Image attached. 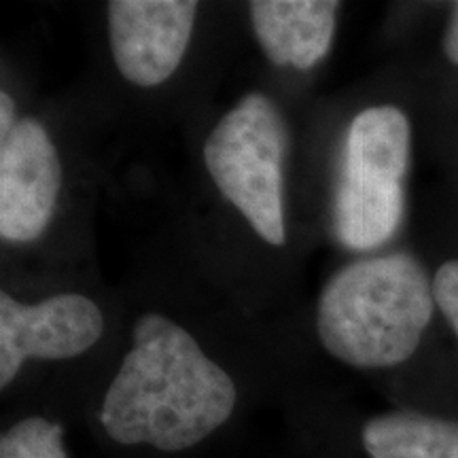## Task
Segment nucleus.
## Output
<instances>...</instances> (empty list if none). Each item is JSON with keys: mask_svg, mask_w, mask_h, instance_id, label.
Returning a JSON list of instances; mask_svg holds the SVG:
<instances>
[{"mask_svg": "<svg viewBox=\"0 0 458 458\" xmlns=\"http://www.w3.org/2000/svg\"><path fill=\"white\" fill-rule=\"evenodd\" d=\"M410 156L411 123L399 106L376 105L354 114L334 196V232L346 249L374 250L397 233Z\"/></svg>", "mask_w": 458, "mask_h": 458, "instance_id": "obj_3", "label": "nucleus"}, {"mask_svg": "<svg viewBox=\"0 0 458 458\" xmlns=\"http://www.w3.org/2000/svg\"><path fill=\"white\" fill-rule=\"evenodd\" d=\"M105 334V314L88 295L60 293L21 303L0 293V388L15 380L26 360L81 357Z\"/></svg>", "mask_w": 458, "mask_h": 458, "instance_id": "obj_5", "label": "nucleus"}, {"mask_svg": "<svg viewBox=\"0 0 458 458\" xmlns=\"http://www.w3.org/2000/svg\"><path fill=\"white\" fill-rule=\"evenodd\" d=\"M199 4L193 0H113L106 4L114 66L136 88H157L179 71Z\"/></svg>", "mask_w": 458, "mask_h": 458, "instance_id": "obj_6", "label": "nucleus"}, {"mask_svg": "<svg viewBox=\"0 0 458 458\" xmlns=\"http://www.w3.org/2000/svg\"><path fill=\"white\" fill-rule=\"evenodd\" d=\"M340 3L331 0H253L250 26L274 66L312 71L334 47Z\"/></svg>", "mask_w": 458, "mask_h": 458, "instance_id": "obj_8", "label": "nucleus"}, {"mask_svg": "<svg viewBox=\"0 0 458 458\" xmlns=\"http://www.w3.org/2000/svg\"><path fill=\"white\" fill-rule=\"evenodd\" d=\"M0 458H68L64 431L43 416L24 418L3 433Z\"/></svg>", "mask_w": 458, "mask_h": 458, "instance_id": "obj_9", "label": "nucleus"}, {"mask_svg": "<svg viewBox=\"0 0 458 458\" xmlns=\"http://www.w3.org/2000/svg\"><path fill=\"white\" fill-rule=\"evenodd\" d=\"M289 130L276 102L250 91L223 114L204 140L215 187L263 242L283 246L284 159Z\"/></svg>", "mask_w": 458, "mask_h": 458, "instance_id": "obj_4", "label": "nucleus"}, {"mask_svg": "<svg viewBox=\"0 0 458 458\" xmlns=\"http://www.w3.org/2000/svg\"><path fill=\"white\" fill-rule=\"evenodd\" d=\"M435 306L448 320L458 340V259H450L437 267L433 276Z\"/></svg>", "mask_w": 458, "mask_h": 458, "instance_id": "obj_10", "label": "nucleus"}, {"mask_svg": "<svg viewBox=\"0 0 458 458\" xmlns=\"http://www.w3.org/2000/svg\"><path fill=\"white\" fill-rule=\"evenodd\" d=\"M233 377L179 323L147 312L102 399L100 422L113 442L182 452L202 444L236 410Z\"/></svg>", "mask_w": 458, "mask_h": 458, "instance_id": "obj_1", "label": "nucleus"}, {"mask_svg": "<svg viewBox=\"0 0 458 458\" xmlns=\"http://www.w3.org/2000/svg\"><path fill=\"white\" fill-rule=\"evenodd\" d=\"M433 278L410 253L348 263L317 300V335L354 369H391L420 348L435 314Z\"/></svg>", "mask_w": 458, "mask_h": 458, "instance_id": "obj_2", "label": "nucleus"}, {"mask_svg": "<svg viewBox=\"0 0 458 458\" xmlns=\"http://www.w3.org/2000/svg\"><path fill=\"white\" fill-rule=\"evenodd\" d=\"M444 54L450 64L458 66V3L450 9V20L444 32Z\"/></svg>", "mask_w": 458, "mask_h": 458, "instance_id": "obj_11", "label": "nucleus"}, {"mask_svg": "<svg viewBox=\"0 0 458 458\" xmlns=\"http://www.w3.org/2000/svg\"><path fill=\"white\" fill-rule=\"evenodd\" d=\"M62 191V162L47 128L32 117L0 139V236L4 242H34L55 215Z\"/></svg>", "mask_w": 458, "mask_h": 458, "instance_id": "obj_7", "label": "nucleus"}, {"mask_svg": "<svg viewBox=\"0 0 458 458\" xmlns=\"http://www.w3.org/2000/svg\"><path fill=\"white\" fill-rule=\"evenodd\" d=\"M17 122H20V119H17L15 100L11 98L7 91H0V139L9 136Z\"/></svg>", "mask_w": 458, "mask_h": 458, "instance_id": "obj_12", "label": "nucleus"}]
</instances>
